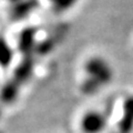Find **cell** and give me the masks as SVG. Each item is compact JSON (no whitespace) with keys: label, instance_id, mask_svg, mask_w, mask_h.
Instances as JSON below:
<instances>
[{"label":"cell","instance_id":"obj_2","mask_svg":"<svg viewBox=\"0 0 133 133\" xmlns=\"http://www.w3.org/2000/svg\"><path fill=\"white\" fill-rule=\"evenodd\" d=\"M105 124L104 114L97 110H90L82 114L79 125L82 133H102Z\"/></svg>","mask_w":133,"mask_h":133},{"label":"cell","instance_id":"obj_3","mask_svg":"<svg viewBox=\"0 0 133 133\" xmlns=\"http://www.w3.org/2000/svg\"><path fill=\"white\" fill-rule=\"evenodd\" d=\"M120 129L123 133H129L133 128V97H130L123 103V116L120 121Z\"/></svg>","mask_w":133,"mask_h":133},{"label":"cell","instance_id":"obj_1","mask_svg":"<svg viewBox=\"0 0 133 133\" xmlns=\"http://www.w3.org/2000/svg\"><path fill=\"white\" fill-rule=\"evenodd\" d=\"M84 72L85 80L83 89L88 93H92L93 91L99 90L112 78V70L110 65L101 58H91L87 61Z\"/></svg>","mask_w":133,"mask_h":133},{"label":"cell","instance_id":"obj_4","mask_svg":"<svg viewBox=\"0 0 133 133\" xmlns=\"http://www.w3.org/2000/svg\"><path fill=\"white\" fill-rule=\"evenodd\" d=\"M56 3H55V8L60 11H63L65 10L66 8H69L70 6H72L77 0H53Z\"/></svg>","mask_w":133,"mask_h":133}]
</instances>
